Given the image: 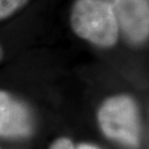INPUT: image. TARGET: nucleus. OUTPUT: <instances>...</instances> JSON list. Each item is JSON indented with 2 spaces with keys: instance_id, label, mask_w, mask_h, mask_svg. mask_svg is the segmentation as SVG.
<instances>
[{
  "instance_id": "nucleus-1",
  "label": "nucleus",
  "mask_w": 149,
  "mask_h": 149,
  "mask_svg": "<svg viewBox=\"0 0 149 149\" xmlns=\"http://www.w3.org/2000/svg\"><path fill=\"white\" fill-rule=\"evenodd\" d=\"M74 32L101 47H111L118 39V24L107 0H77L71 14Z\"/></svg>"
},
{
  "instance_id": "nucleus-2",
  "label": "nucleus",
  "mask_w": 149,
  "mask_h": 149,
  "mask_svg": "<svg viewBox=\"0 0 149 149\" xmlns=\"http://www.w3.org/2000/svg\"><path fill=\"white\" fill-rule=\"evenodd\" d=\"M98 120L101 129L109 139L130 146L139 144L138 111L130 97L120 95L106 100L98 112Z\"/></svg>"
},
{
  "instance_id": "nucleus-3",
  "label": "nucleus",
  "mask_w": 149,
  "mask_h": 149,
  "mask_svg": "<svg viewBox=\"0 0 149 149\" xmlns=\"http://www.w3.org/2000/svg\"><path fill=\"white\" fill-rule=\"evenodd\" d=\"M128 39L134 43L145 41L149 33L148 0H107Z\"/></svg>"
},
{
  "instance_id": "nucleus-4",
  "label": "nucleus",
  "mask_w": 149,
  "mask_h": 149,
  "mask_svg": "<svg viewBox=\"0 0 149 149\" xmlns=\"http://www.w3.org/2000/svg\"><path fill=\"white\" fill-rule=\"evenodd\" d=\"M32 131V118L24 104L0 90V136L20 138Z\"/></svg>"
},
{
  "instance_id": "nucleus-5",
  "label": "nucleus",
  "mask_w": 149,
  "mask_h": 149,
  "mask_svg": "<svg viewBox=\"0 0 149 149\" xmlns=\"http://www.w3.org/2000/svg\"><path fill=\"white\" fill-rule=\"evenodd\" d=\"M27 0H0V19L10 17Z\"/></svg>"
},
{
  "instance_id": "nucleus-6",
  "label": "nucleus",
  "mask_w": 149,
  "mask_h": 149,
  "mask_svg": "<svg viewBox=\"0 0 149 149\" xmlns=\"http://www.w3.org/2000/svg\"><path fill=\"white\" fill-rule=\"evenodd\" d=\"M50 149H74L72 141L68 139H58L53 142Z\"/></svg>"
},
{
  "instance_id": "nucleus-7",
  "label": "nucleus",
  "mask_w": 149,
  "mask_h": 149,
  "mask_svg": "<svg viewBox=\"0 0 149 149\" xmlns=\"http://www.w3.org/2000/svg\"><path fill=\"white\" fill-rule=\"evenodd\" d=\"M77 149H98V148L90 144H80Z\"/></svg>"
},
{
  "instance_id": "nucleus-8",
  "label": "nucleus",
  "mask_w": 149,
  "mask_h": 149,
  "mask_svg": "<svg viewBox=\"0 0 149 149\" xmlns=\"http://www.w3.org/2000/svg\"><path fill=\"white\" fill-rule=\"evenodd\" d=\"M2 55H3V52H2L1 47H0V60H1V58H2Z\"/></svg>"
}]
</instances>
